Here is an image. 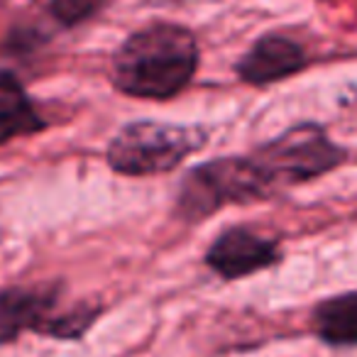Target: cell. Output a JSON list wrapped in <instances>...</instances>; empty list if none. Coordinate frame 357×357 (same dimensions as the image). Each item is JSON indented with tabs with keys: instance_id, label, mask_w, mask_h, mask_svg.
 I'll list each match as a JSON object with an SVG mask.
<instances>
[{
	"instance_id": "cell-1",
	"label": "cell",
	"mask_w": 357,
	"mask_h": 357,
	"mask_svg": "<svg viewBox=\"0 0 357 357\" xmlns=\"http://www.w3.org/2000/svg\"><path fill=\"white\" fill-rule=\"evenodd\" d=\"M199 61V40L189 27L154 20L120 42L110 59V81L130 98L169 100L194 81Z\"/></svg>"
},
{
	"instance_id": "cell-2",
	"label": "cell",
	"mask_w": 357,
	"mask_h": 357,
	"mask_svg": "<svg viewBox=\"0 0 357 357\" xmlns=\"http://www.w3.org/2000/svg\"><path fill=\"white\" fill-rule=\"evenodd\" d=\"M103 306L71 301L59 282L13 284L0 289V345L15 342L25 333L56 340H81Z\"/></svg>"
},
{
	"instance_id": "cell-3",
	"label": "cell",
	"mask_w": 357,
	"mask_h": 357,
	"mask_svg": "<svg viewBox=\"0 0 357 357\" xmlns=\"http://www.w3.org/2000/svg\"><path fill=\"white\" fill-rule=\"evenodd\" d=\"M277 191L250 152L223 154L208 159L181 176L174 213L184 223H201L228 206H248L267 201Z\"/></svg>"
},
{
	"instance_id": "cell-4",
	"label": "cell",
	"mask_w": 357,
	"mask_h": 357,
	"mask_svg": "<svg viewBox=\"0 0 357 357\" xmlns=\"http://www.w3.org/2000/svg\"><path fill=\"white\" fill-rule=\"evenodd\" d=\"M208 139L211 130L206 125L135 120L110 137L105 159L123 176H157L174 172L194 152L204 149Z\"/></svg>"
},
{
	"instance_id": "cell-5",
	"label": "cell",
	"mask_w": 357,
	"mask_h": 357,
	"mask_svg": "<svg viewBox=\"0 0 357 357\" xmlns=\"http://www.w3.org/2000/svg\"><path fill=\"white\" fill-rule=\"evenodd\" d=\"M274 191L308 184L326 176L347 159V149L337 144L318 123H298L277 137L257 144L250 152Z\"/></svg>"
},
{
	"instance_id": "cell-6",
	"label": "cell",
	"mask_w": 357,
	"mask_h": 357,
	"mask_svg": "<svg viewBox=\"0 0 357 357\" xmlns=\"http://www.w3.org/2000/svg\"><path fill=\"white\" fill-rule=\"evenodd\" d=\"M206 267L225 282H238L282 262V245L252 225H230L215 235L204 255Z\"/></svg>"
},
{
	"instance_id": "cell-7",
	"label": "cell",
	"mask_w": 357,
	"mask_h": 357,
	"mask_svg": "<svg viewBox=\"0 0 357 357\" xmlns=\"http://www.w3.org/2000/svg\"><path fill=\"white\" fill-rule=\"evenodd\" d=\"M308 66V52L284 32H267L250 45L235 64V74L248 86H269L301 74Z\"/></svg>"
},
{
	"instance_id": "cell-8",
	"label": "cell",
	"mask_w": 357,
	"mask_h": 357,
	"mask_svg": "<svg viewBox=\"0 0 357 357\" xmlns=\"http://www.w3.org/2000/svg\"><path fill=\"white\" fill-rule=\"evenodd\" d=\"M47 130V120L15 71L0 69V144Z\"/></svg>"
},
{
	"instance_id": "cell-9",
	"label": "cell",
	"mask_w": 357,
	"mask_h": 357,
	"mask_svg": "<svg viewBox=\"0 0 357 357\" xmlns=\"http://www.w3.org/2000/svg\"><path fill=\"white\" fill-rule=\"evenodd\" d=\"M311 328L331 347H357V289L318 301L311 311Z\"/></svg>"
},
{
	"instance_id": "cell-10",
	"label": "cell",
	"mask_w": 357,
	"mask_h": 357,
	"mask_svg": "<svg viewBox=\"0 0 357 357\" xmlns=\"http://www.w3.org/2000/svg\"><path fill=\"white\" fill-rule=\"evenodd\" d=\"M105 0H52L50 15L59 22L61 27H74L79 22L93 17L100 10Z\"/></svg>"
}]
</instances>
